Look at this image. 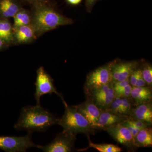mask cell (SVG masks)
<instances>
[{
    "label": "cell",
    "instance_id": "obj_1",
    "mask_svg": "<svg viewBox=\"0 0 152 152\" xmlns=\"http://www.w3.org/2000/svg\"><path fill=\"white\" fill-rule=\"evenodd\" d=\"M58 119L54 114L43 108L41 104L28 106L22 109L14 128L17 130H26L28 132H43L57 124Z\"/></svg>",
    "mask_w": 152,
    "mask_h": 152
},
{
    "label": "cell",
    "instance_id": "obj_2",
    "mask_svg": "<svg viewBox=\"0 0 152 152\" xmlns=\"http://www.w3.org/2000/svg\"><path fill=\"white\" fill-rule=\"evenodd\" d=\"M31 24L37 35L55 29L61 26L72 24V19L63 15L50 7L47 2L33 4Z\"/></svg>",
    "mask_w": 152,
    "mask_h": 152
},
{
    "label": "cell",
    "instance_id": "obj_3",
    "mask_svg": "<svg viewBox=\"0 0 152 152\" xmlns=\"http://www.w3.org/2000/svg\"><path fill=\"white\" fill-rule=\"evenodd\" d=\"M63 102L65 110L63 116L58 119L57 124L62 127L63 131L76 135L82 133L88 137L94 134V130L90 123L74 106L68 105L64 100Z\"/></svg>",
    "mask_w": 152,
    "mask_h": 152
},
{
    "label": "cell",
    "instance_id": "obj_4",
    "mask_svg": "<svg viewBox=\"0 0 152 152\" xmlns=\"http://www.w3.org/2000/svg\"><path fill=\"white\" fill-rule=\"evenodd\" d=\"M35 85L34 98L37 101V104H41V97L45 95L55 94L61 97L62 101L64 100L61 94L57 91L54 84L53 80L43 66L40 67L37 70Z\"/></svg>",
    "mask_w": 152,
    "mask_h": 152
},
{
    "label": "cell",
    "instance_id": "obj_5",
    "mask_svg": "<svg viewBox=\"0 0 152 152\" xmlns=\"http://www.w3.org/2000/svg\"><path fill=\"white\" fill-rule=\"evenodd\" d=\"M112 63L97 68L88 74L84 87L85 93L112 83Z\"/></svg>",
    "mask_w": 152,
    "mask_h": 152
},
{
    "label": "cell",
    "instance_id": "obj_6",
    "mask_svg": "<svg viewBox=\"0 0 152 152\" xmlns=\"http://www.w3.org/2000/svg\"><path fill=\"white\" fill-rule=\"evenodd\" d=\"M32 133L28 132L23 137L0 136V149L7 152H24L28 149L37 148L33 142Z\"/></svg>",
    "mask_w": 152,
    "mask_h": 152
},
{
    "label": "cell",
    "instance_id": "obj_7",
    "mask_svg": "<svg viewBox=\"0 0 152 152\" xmlns=\"http://www.w3.org/2000/svg\"><path fill=\"white\" fill-rule=\"evenodd\" d=\"M76 135L63 131L58 134L50 143L44 146L38 145V148L45 152L75 151Z\"/></svg>",
    "mask_w": 152,
    "mask_h": 152
},
{
    "label": "cell",
    "instance_id": "obj_8",
    "mask_svg": "<svg viewBox=\"0 0 152 152\" xmlns=\"http://www.w3.org/2000/svg\"><path fill=\"white\" fill-rule=\"evenodd\" d=\"M105 131L116 141L128 149L134 151L137 148L135 145L134 138L130 131L121 124L110 127Z\"/></svg>",
    "mask_w": 152,
    "mask_h": 152
},
{
    "label": "cell",
    "instance_id": "obj_9",
    "mask_svg": "<svg viewBox=\"0 0 152 152\" xmlns=\"http://www.w3.org/2000/svg\"><path fill=\"white\" fill-rule=\"evenodd\" d=\"M140 64V63L136 61H113L111 66L112 83L129 79L133 71L137 68Z\"/></svg>",
    "mask_w": 152,
    "mask_h": 152
},
{
    "label": "cell",
    "instance_id": "obj_10",
    "mask_svg": "<svg viewBox=\"0 0 152 152\" xmlns=\"http://www.w3.org/2000/svg\"><path fill=\"white\" fill-rule=\"evenodd\" d=\"M128 119V115L115 113L110 110L101 111L98 121L94 126L93 129L94 130H105L106 129L113 126L122 124Z\"/></svg>",
    "mask_w": 152,
    "mask_h": 152
},
{
    "label": "cell",
    "instance_id": "obj_11",
    "mask_svg": "<svg viewBox=\"0 0 152 152\" xmlns=\"http://www.w3.org/2000/svg\"><path fill=\"white\" fill-rule=\"evenodd\" d=\"M74 106L77 110L88 121L93 128L99 119L101 113L100 110L88 99L84 102Z\"/></svg>",
    "mask_w": 152,
    "mask_h": 152
},
{
    "label": "cell",
    "instance_id": "obj_12",
    "mask_svg": "<svg viewBox=\"0 0 152 152\" xmlns=\"http://www.w3.org/2000/svg\"><path fill=\"white\" fill-rule=\"evenodd\" d=\"M128 116L129 118L139 120L152 125V101L139 104L135 105L134 108H132Z\"/></svg>",
    "mask_w": 152,
    "mask_h": 152
},
{
    "label": "cell",
    "instance_id": "obj_13",
    "mask_svg": "<svg viewBox=\"0 0 152 152\" xmlns=\"http://www.w3.org/2000/svg\"><path fill=\"white\" fill-rule=\"evenodd\" d=\"M37 37L35 30L31 24L13 28L14 42L17 44L29 43Z\"/></svg>",
    "mask_w": 152,
    "mask_h": 152
},
{
    "label": "cell",
    "instance_id": "obj_14",
    "mask_svg": "<svg viewBox=\"0 0 152 152\" xmlns=\"http://www.w3.org/2000/svg\"><path fill=\"white\" fill-rule=\"evenodd\" d=\"M151 87L148 86L132 87L130 99L135 105L152 101Z\"/></svg>",
    "mask_w": 152,
    "mask_h": 152
},
{
    "label": "cell",
    "instance_id": "obj_15",
    "mask_svg": "<svg viewBox=\"0 0 152 152\" xmlns=\"http://www.w3.org/2000/svg\"><path fill=\"white\" fill-rule=\"evenodd\" d=\"M21 8L20 0H0V18H13Z\"/></svg>",
    "mask_w": 152,
    "mask_h": 152
},
{
    "label": "cell",
    "instance_id": "obj_16",
    "mask_svg": "<svg viewBox=\"0 0 152 152\" xmlns=\"http://www.w3.org/2000/svg\"><path fill=\"white\" fill-rule=\"evenodd\" d=\"M134 144L137 148L152 147L151 126L143 128L139 131L135 137Z\"/></svg>",
    "mask_w": 152,
    "mask_h": 152
},
{
    "label": "cell",
    "instance_id": "obj_17",
    "mask_svg": "<svg viewBox=\"0 0 152 152\" xmlns=\"http://www.w3.org/2000/svg\"><path fill=\"white\" fill-rule=\"evenodd\" d=\"M0 39L7 45L14 42L13 25L8 19L0 18Z\"/></svg>",
    "mask_w": 152,
    "mask_h": 152
},
{
    "label": "cell",
    "instance_id": "obj_18",
    "mask_svg": "<svg viewBox=\"0 0 152 152\" xmlns=\"http://www.w3.org/2000/svg\"><path fill=\"white\" fill-rule=\"evenodd\" d=\"M13 18L14 19L13 28L31 24V14L23 8L17 12Z\"/></svg>",
    "mask_w": 152,
    "mask_h": 152
},
{
    "label": "cell",
    "instance_id": "obj_19",
    "mask_svg": "<svg viewBox=\"0 0 152 152\" xmlns=\"http://www.w3.org/2000/svg\"><path fill=\"white\" fill-rule=\"evenodd\" d=\"M115 98V91L112 86L105 95L93 103L100 110H105L108 109Z\"/></svg>",
    "mask_w": 152,
    "mask_h": 152
},
{
    "label": "cell",
    "instance_id": "obj_20",
    "mask_svg": "<svg viewBox=\"0 0 152 152\" xmlns=\"http://www.w3.org/2000/svg\"><path fill=\"white\" fill-rule=\"evenodd\" d=\"M89 147L92 148L100 152H120L121 148L118 146L112 144L94 143L89 138Z\"/></svg>",
    "mask_w": 152,
    "mask_h": 152
},
{
    "label": "cell",
    "instance_id": "obj_21",
    "mask_svg": "<svg viewBox=\"0 0 152 152\" xmlns=\"http://www.w3.org/2000/svg\"><path fill=\"white\" fill-rule=\"evenodd\" d=\"M140 69L141 72L142 77L148 86H152V66L148 62H143L140 65Z\"/></svg>",
    "mask_w": 152,
    "mask_h": 152
},
{
    "label": "cell",
    "instance_id": "obj_22",
    "mask_svg": "<svg viewBox=\"0 0 152 152\" xmlns=\"http://www.w3.org/2000/svg\"><path fill=\"white\" fill-rule=\"evenodd\" d=\"M114 99L121 106L124 115H128L132 108V103L130 99L116 97Z\"/></svg>",
    "mask_w": 152,
    "mask_h": 152
},
{
    "label": "cell",
    "instance_id": "obj_23",
    "mask_svg": "<svg viewBox=\"0 0 152 152\" xmlns=\"http://www.w3.org/2000/svg\"><path fill=\"white\" fill-rule=\"evenodd\" d=\"M132 87L130 85L114 90L115 98H127L130 99L131 91Z\"/></svg>",
    "mask_w": 152,
    "mask_h": 152
},
{
    "label": "cell",
    "instance_id": "obj_24",
    "mask_svg": "<svg viewBox=\"0 0 152 152\" xmlns=\"http://www.w3.org/2000/svg\"><path fill=\"white\" fill-rule=\"evenodd\" d=\"M121 124L123 125H124V126H125V127H126L130 131L131 133H132L134 138L137 135V134L139 131L141 129L137 128V127L135 126H134V125L132 124L129 123V122L127 120L125 121L124 122L122 123Z\"/></svg>",
    "mask_w": 152,
    "mask_h": 152
},
{
    "label": "cell",
    "instance_id": "obj_25",
    "mask_svg": "<svg viewBox=\"0 0 152 152\" xmlns=\"http://www.w3.org/2000/svg\"><path fill=\"white\" fill-rule=\"evenodd\" d=\"M107 110H110L111 111L115 113L124 115L123 113L121 106L115 100V99L112 102Z\"/></svg>",
    "mask_w": 152,
    "mask_h": 152
},
{
    "label": "cell",
    "instance_id": "obj_26",
    "mask_svg": "<svg viewBox=\"0 0 152 152\" xmlns=\"http://www.w3.org/2000/svg\"><path fill=\"white\" fill-rule=\"evenodd\" d=\"M127 121L129 123L140 129L148 127L151 126L152 125L149 124L144 122L142 121H139V120L129 118L127 120Z\"/></svg>",
    "mask_w": 152,
    "mask_h": 152
},
{
    "label": "cell",
    "instance_id": "obj_27",
    "mask_svg": "<svg viewBox=\"0 0 152 152\" xmlns=\"http://www.w3.org/2000/svg\"><path fill=\"white\" fill-rule=\"evenodd\" d=\"M129 84V80L128 79L125 80L113 83V86L114 90H115L120 88H123V87L126 86Z\"/></svg>",
    "mask_w": 152,
    "mask_h": 152
},
{
    "label": "cell",
    "instance_id": "obj_28",
    "mask_svg": "<svg viewBox=\"0 0 152 152\" xmlns=\"http://www.w3.org/2000/svg\"><path fill=\"white\" fill-rule=\"evenodd\" d=\"M100 0H86V7L88 12H91L94 6Z\"/></svg>",
    "mask_w": 152,
    "mask_h": 152
},
{
    "label": "cell",
    "instance_id": "obj_29",
    "mask_svg": "<svg viewBox=\"0 0 152 152\" xmlns=\"http://www.w3.org/2000/svg\"><path fill=\"white\" fill-rule=\"evenodd\" d=\"M82 1L83 0H66L68 4L72 6H77L80 4Z\"/></svg>",
    "mask_w": 152,
    "mask_h": 152
},
{
    "label": "cell",
    "instance_id": "obj_30",
    "mask_svg": "<svg viewBox=\"0 0 152 152\" xmlns=\"http://www.w3.org/2000/svg\"><path fill=\"white\" fill-rule=\"evenodd\" d=\"M25 1L34 4H37V3L47 2L48 0H25Z\"/></svg>",
    "mask_w": 152,
    "mask_h": 152
},
{
    "label": "cell",
    "instance_id": "obj_31",
    "mask_svg": "<svg viewBox=\"0 0 152 152\" xmlns=\"http://www.w3.org/2000/svg\"><path fill=\"white\" fill-rule=\"evenodd\" d=\"M6 45H7L4 41H3L1 39H0V50L3 48Z\"/></svg>",
    "mask_w": 152,
    "mask_h": 152
}]
</instances>
